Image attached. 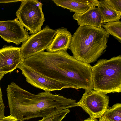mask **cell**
Instances as JSON below:
<instances>
[{
  "mask_svg": "<svg viewBox=\"0 0 121 121\" xmlns=\"http://www.w3.org/2000/svg\"><path fill=\"white\" fill-rule=\"evenodd\" d=\"M104 1L116 10L121 12V0H104Z\"/></svg>",
  "mask_w": 121,
  "mask_h": 121,
  "instance_id": "ac0fdd59",
  "label": "cell"
},
{
  "mask_svg": "<svg viewBox=\"0 0 121 121\" xmlns=\"http://www.w3.org/2000/svg\"><path fill=\"white\" fill-rule=\"evenodd\" d=\"M109 97L106 94L93 90H85L81 98L76 103L92 119L102 116L108 106Z\"/></svg>",
  "mask_w": 121,
  "mask_h": 121,
  "instance_id": "52a82bcc",
  "label": "cell"
},
{
  "mask_svg": "<svg viewBox=\"0 0 121 121\" xmlns=\"http://www.w3.org/2000/svg\"><path fill=\"white\" fill-rule=\"evenodd\" d=\"M22 62L46 77L76 89L92 90L91 68L63 50L44 52L23 60Z\"/></svg>",
  "mask_w": 121,
  "mask_h": 121,
  "instance_id": "6da1fadb",
  "label": "cell"
},
{
  "mask_svg": "<svg viewBox=\"0 0 121 121\" xmlns=\"http://www.w3.org/2000/svg\"><path fill=\"white\" fill-rule=\"evenodd\" d=\"M73 17V19L77 21L79 26H89L98 28L102 27V18L97 8H91L82 14L75 13Z\"/></svg>",
  "mask_w": 121,
  "mask_h": 121,
  "instance_id": "4fadbf2b",
  "label": "cell"
},
{
  "mask_svg": "<svg viewBox=\"0 0 121 121\" xmlns=\"http://www.w3.org/2000/svg\"><path fill=\"white\" fill-rule=\"evenodd\" d=\"M99 118V119L98 121H111L104 117L102 116Z\"/></svg>",
  "mask_w": 121,
  "mask_h": 121,
  "instance_id": "7402d4cb",
  "label": "cell"
},
{
  "mask_svg": "<svg viewBox=\"0 0 121 121\" xmlns=\"http://www.w3.org/2000/svg\"><path fill=\"white\" fill-rule=\"evenodd\" d=\"M19 1H20V0H0V3H6L16 2Z\"/></svg>",
  "mask_w": 121,
  "mask_h": 121,
  "instance_id": "44dd1931",
  "label": "cell"
},
{
  "mask_svg": "<svg viewBox=\"0 0 121 121\" xmlns=\"http://www.w3.org/2000/svg\"><path fill=\"white\" fill-rule=\"evenodd\" d=\"M0 36L7 42L18 45L26 41L30 35L17 18L12 20L0 21Z\"/></svg>",
  "mask_w": 121,
  "mask_h": 121,
  "instance_id": "9c48e42d",
  "label": "cell"
},
{
  "mask_svg": "<svg viewBox=\"0 0 121 121\" xmlns=\"http://www.w3.org/2000/svg\"><path fill=\"white\" fill-rule=\"evenodd\" d=\"M22 61L20 47L4 46L0 49V74L13 71Z\"/></svg>",
  "mask_w": 121,
  "mask_h": 121,
  "instance_id": "30bf717a",
  "label": "cell"
},
{
  "mask_svg": "<svg viewBox=\"0 0 121 121\" xmlns=\"http://www.w3.org/2000/svg\"><path fill=\"white\" fill-rule=\"evenodd\" d=\"M56 6L68 9L70 12L82 14L90 8L97 6V0H53Z\"/></svg>",
  "mask_w": 121,
  "mask_h": 121,
  "instance_id": "8fae6325",
  "label": "cell"
},
{
  "mask_svg": "<svg viewBox=\"0 0 121 121\" xmlns=\"http://www.w3.org/2000/svg\"><path fill=\"white\" fill-rule=\"evenodd\" d=\"M97 6L102 17L103 23L118 21L121 19V12L115 10L104 0H99Z\"/></svg>",
  "mask_w": 121,
  "mask_h": 121,
  "instance_id": "5bb4252c",
  "label": "cell"
},
{
  "mask_svg": "<svg viewBox=\"0 0 121 121\" xmlns=\"http://www.w3.org/2000/svg\"><path fill=\"white\" fill-rule=\"evenodd\" d=\"M22 71L26 82L33 86L45 92L61 90L69 88L66 84L46 77L39 74L22 62L17 67Z\"/></svg>",
  "mask_w": 121,
  "mask_h": 121,
  "instance_id": "ba28073f",
  "label": "cell"
},
{
  "mask_svg": "<svg viewBox=\"0 0 121 121\" xmlns=\"http://www.w3.org/2000/svg\"><path fill=\"white\" fill-rule=\"evenodd\" d=\"M70 112L69 108L56 111L38 121H62Z\"/></svg>",
  "mask_w": 121,
  "mask_h": 121,
  "instance_id": "e0dca14e",
  "label": "cell"
},
{
  "mask_svg": "<svg viewBox=\"0 0 121 121\" xmlns=\"http://www.w3.org/2000/svg\"><path fill=\"white\" fill-rule=\"evenodd\" d=\"M4 75L0 74V82ZM2 96L0 85V118L5 117L4 115L5 106L3 101Z\"/></svg>",
  "mask_w": 121,
  "mask_h": 121,
  "instance_id": "d6986e66",
  "label": "cell"
},
{
  "mask_svg": "<svg viewBox=\"0 0 121 121\" xmlns=\"http://www.w3.org/2000/svg\"><path fill=\"white\" fill-rule=\"evenodd\" d=\"M110 34L112 35L121 43V22L118 21L108 22L102 24L101 27Z\"/></svg>",
  "mask_w": 121,
  "mask_h": 121,
  "instance_id": "9a60e30c",
  "label": "cell"
},
{
  "mask_svg": "<svg viewBox=\"0 0 121 121\" xmlns=\"http://www.w3.org/2000/svg\"><path fill=\"white\" fill-rule=\"evenodd\" d=\"M56 34V30L47 25L37 32L30 35L20 47L23 60L44 52L52 42Z\"/></svg>",
  "mask_w": 121,
  "mask_h": 121,
  "instance_id": "8992f818",
  "label": "cell"
},
{
  "mask_svg": "<svg viewBox=\"0 0 121 121\" xmlns=\"http://www.w3.org/2000/svg\"><path fill=\"white\" fill-rule=\"evenodd\" d=\"M110 35L102 27L79 26L72 35L69 49L78 60L92 63L97 60L107 47Z\"/></svg>",
  "mask_w": 121,
  "mask_h": 121,
  "instance_id": "3957f363",
  "label": "cell"
},
{
  "mask_svg": "<svg viewBox=\"0 0 121 121\" xmlns=\"http://www.w3.org/2000/svg\"><path fill=\"white\" fill-rule=\"evenodd\" d=\"M82 121H98L96 119H94L89 117L84 120Z\"/></svg>",
  "mask_w": 121,
  "mask_h": 121,
  "instance_id": "603a6c76",
  "label": "cell"
},
{
  "mask_svg": "<svg viewBox=\"0 0 121 121\" xmlns=\"http://www.w3.org/2000/svg\"><path fill=\"white\" fill-rule=\"evenodd\" d=\"M94 90L104 94L121 92V56L99 60L91 68Z\"/></svg>",
  "mask_w": 121,
  "mask_h": 121,
  "instance_id": "277c9868",
  "label": "cell"
},
{
  "mask_svg": "<svg viewBox=\"0 0 121 121\" xmlns=\"http://www.w3.org/2000/svg\"><path fill=\"white\" fill-rule=\"evenodd\" d=\"M56 35L46 49L47 52H54L69 49L72 35L67 28L61 27L56 30Z\"/></svg>",
  "mask_w": 121,
  "mask_h": 121,
  "instance_id": "7c38bea8",
  "label": "cell"
},
{
  "mask_svg": "<svg viewBox=\"0 0 121 121\" xmlns=\"http://www.w3.org/2000/svg\"><path fill=\"white\" fill-rule=\"evenodd\" d=\"M21 4L16 13L17 18L29 34H35L41 30L45 20L42 7L37 0H21Z\"/></svg>",
  "mask_w": 121,
  "mask_h": 121,
  "instance_id": "5b68a950",
  "label": "cell"
},
{
  "mask_svg": "<svg viewBox=\"0 0 121 121\" xmlns=\"http://www.w3.org/2000/svg\"><path fill=\"white\" fill-rule=\"evenodd\" d=\"M6 91L10 115L17 121L43 117L55 112L77 106L75 100L50 92L34 94L13 82Z\"/></svg>",
  "mask_w": 121,
  "mask_h": 121,
  "instance_id": "7a4b0ae2",
  "label": "cell"
},
{
  "mask_svg": "<svg viewBox=\"0 0 121 121\" xmlns=\"http://www.w3.org/2000/svg\"><path fill=\"white\" fill-rule=\"evenodd\" d=\"M16 121H19L17 120Z\"/></svg>",
  "mask_w": 121,
  "mask_h": 121,
  "instance_id": "cb8c5ba5",
  "label": "cell"
},
{
  "mask_svg": "<svg viewBox=\"0 0 121 121\" xmlns=\"http://www.w3.org/2000/svg\"><path fill=\"white\" fill-rule=\"evenodd\" d=\"M102 116L111 121H121V104L117 103L108 107Z\"/></svg>",
  "mask_w": 121,
  "mask_h": 121,
  "instance_id": "2e32d148",
  "label": "cell"
},
{
  "mask_svg": "<svg viewBox=\"0 0 121 121\" xmlns=\"http://www.w3.org/2000/svg\"><path fill=\"white\" fill-rule=\"evenodd\" d=\"M16 119L11 115L0 118V121H16Z\"/></svg>",
  "mask_w": 121,
  "mask_h": 121,
  "instance_id": "ffe728a7",
  "label": "cell"
}]
</instances>
